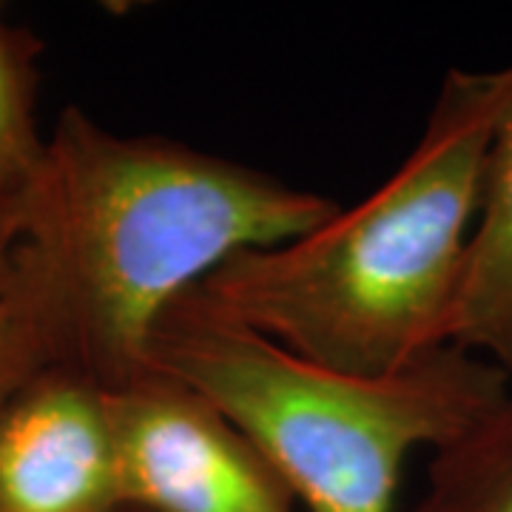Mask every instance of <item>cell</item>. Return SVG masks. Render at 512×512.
Wrapping results in <instances>:
<instances>
[{
	"label": "cell",
	"instance_id": "obj_10",
	"mask_svg": "<svg viewBox=\"0 0 512 512\" xmlns=\"http://www.w3.org/2000/svg\"><path fill=\"white\" fill-rule=\"evenodd\" d=\"M3 248H6V234H3V205H0V256H3Z\"/></svg>",
	"mask_w": 512,
	"mask_h": 512
},
{
	"label": "cell",
	"instance_id": "obj_6",
	"mask_svg": "<svg viewBox=\"0 0 512 512\" xmlns=\"http://www.w3.org/2000/svg\"><path fill=\"white\" fill-rule=\"evenodd\" d=\"M476 214L461 262L450 345L490 359L512 376V94L484 157Z\"/></svg>",
	"mask_w": 512,
	"mask_h": 512
},
{
	"label": "cell",
	"instance_id": "obj_8",
	"mask_svg": "<svg viewBox=\"0 0 512 512\" xmlns=\"http://www.w3.org/2000/svg\"><path fill=\"white\" fill-rule=\"evenodd\" d=\"M37 55L40 43L29 32L0 23V205L26 191L46 154L37 131Z\"/></svg>",
	"mask_w": 512,
	"mask_h": 512
},
{
	"label": "cell",
	"instance_id": "obj_4",
	"mask_svg": "<svg viewBox=\"0 0 512 512\" xmlns=\"http://www.w3.org/2000/svg\"><path fill=\"white\" fill-rule=\"evenodd\" d=\"M123 504L140 512H296V495L220 407L148 367L109 393Z\"/></svg>",
	"mask_w": 512,
	"mask_h": 512
},
{
	"label": "cell",
	"instance_id": "obj_11",
	"mask_svg": "<svg viewBox=\"0 0 512 512\" xmlns=\"http://www.w3.org/2000/svg\"><path fill=\"white\" fill-rule=\"evenodd\" d=\"M123 512H140V510H131V507H126V510H123Z\"/></svg>",
	"mask_w": 512,
	"mask_h": 512
},
{
	"label": "cell",
	"instance_id": "obj_7",
	"mask_svg": "<svg viewBox=\"0 0 512 512\" xmlns=\"http://www.w3.org/2000/svg\"><path fill=\"white\" fill-rule=\"evenodd\" d=\"M413 512H512V396L433 450Z\"/></svg>",
	"mask_w": 512,
	"mask_h": 512
},
{
	"label": "cell",
	"instance_id": "obj_2",
	"mask_svg": "<svg viewBox=\"0 0 512 512\" xmlns=\"http://www.w3.org/2000/svg\"><path fill=\"white\" fill-rule=\"evenodd\" d=\"M512 66L453 69L399 171L365 202L274 248L225 259L185 291L316 365L382 379L450 345L467 228Z\"/></svg>",
	"mask_w": 512,
	"mask_h": 512
},
{
	"label": "cell",
	"instance_id": "obj_5",
	"mask_svg": "<svg viewBox=\"0 0 512 512\" xmlns=\"http://www.w3.org/2000/svg\"><path fill=\"white\" fill-rule=\"evenodd\" d=\"M109 393L49 367L0 404V512H123Z\"/></svg>",
	"mask_w": 512,
	"mask_h": 512
},
{
	"label": "cell",
	"instance_id": "obj_3",
	"mask_svg": "<svg viewBox=\"0 0 512 512\" xmlns=\"http://www.w3.org/2000/svg\"><path fill=\"white\" fill-rule=\"evenodd\" d=\"M148 365L220 407L308 512H393L410 450H436L510 396L504 367L453 345L362 379L214 316L188 293L157 319Z\"/></svg>",
	"mask_w": 512,
	"mask_h": 512
},
{
	"label": "cell",
	"instance_id": "obj_9",
	"mask_svg": "<svg viewBox=\"0 0 512 512\" xmlns=\"http://www.w3.org/2000/svg\"><path fill=\"white\" fill-rule=\"evenodd\" d=\"M57 365L52 330L23 276L0 256V404Z\"/></svg>",
	"mask_w": 512,
	"mask_h": 512
},
{
	"label": "cell",
	"instance_id": "obj_1",
	"mask_svg": "<svg viewBox=\"0 0 512 512\" xmlns=\"http://www.w3.org/2000/svg\"><path fill=\"white\" fill-rule=\"evenodd\" d=\"M339 208L185 143L120 137L69 106L32 183L3 208V259L37 296L57 365L114 393L151 367V330L185 291Z\"/></svg>",
	"mask_w": 512,
	"mask_h": 512
}]
</instances>
